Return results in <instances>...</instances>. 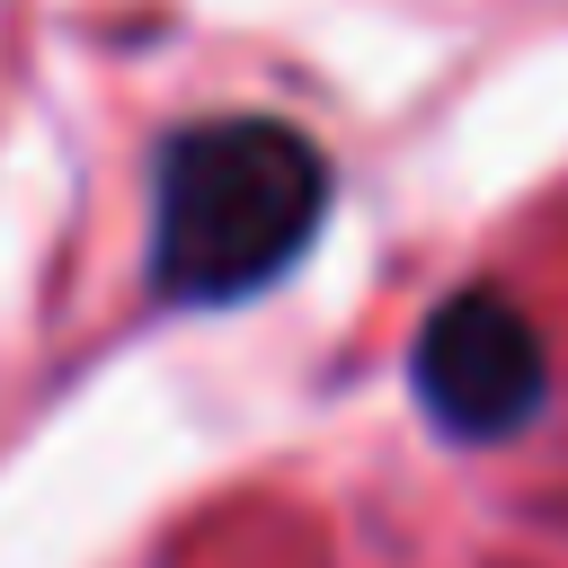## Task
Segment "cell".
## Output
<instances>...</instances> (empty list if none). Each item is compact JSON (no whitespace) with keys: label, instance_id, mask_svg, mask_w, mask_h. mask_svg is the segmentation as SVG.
I'll return each mask as SVG.
<instances>
[{"label":"cell","instance_id":"obj_1","mask_svg":"<svg viewBox=\"0 0 568 568\" xmlns=\"http://www.w3.org/2000/svg\"><path fill=\"white\" fill-rule=\"evenodd\" d=\"M328 213V160L284 115L178 124L151 169V284L160 302L266 293Z\"/></svg>","mask_w":568,"mask_h":568},{"label":"cell","instance_id":"obj_2","mask_svg":"<svg viewBox=\"0 0 568 568\" xmlns=\"http://www.w3.org/2000/svg\"><path fill=\"white\" fill-rule=\"evenodd\" d=\"M408 382H417V408L453 444H497V435H524L541 417L550 346L497 284H462L426 311V328L408 346Z\"/></svg>","mask_w":568,"mask_h":568}]
</instances>
